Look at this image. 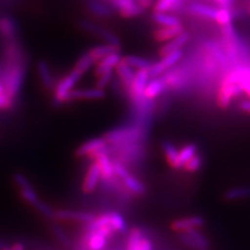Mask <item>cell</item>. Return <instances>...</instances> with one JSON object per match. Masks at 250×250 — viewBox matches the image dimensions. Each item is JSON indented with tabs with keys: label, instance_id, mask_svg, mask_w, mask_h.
<instances>
[{
	"label": "cell",
	"instance_id": "8d00e7d4",
	"mask_svg": "<svg viewBox=\"0 0 250 250\" xmlns=\"http://www.w3.org/2000/svg\"><path fill=\"white\" fill-rule=\"evenodd\" d=\"M233 20V12L232 10L228 9H218V13L216 16L215 22L218 23L220 26H225L229 24H232Z\"/></svg>",
	"mask_w": 250,
	"mask_h": 250
},
{
	"label": "cell",
	"instance_id": "1f68e13d",
	"mask_svg": "<svg viewBox=\"0 0 250 250\" xmlns=\"http://www.w3.org/2000/svg\"><path fill=\"white\" fill-rule=\"evenodd\" d=\"M196 152H197V146L195 144H188L184 146L182 149L178 151L176 169L184 168L187 162H189L194 155H196Z\"/></svg>",
	"mask_w": 250,
	"mask_h": 250
},
{
	"label": "cell",
	"instance_id": "83f0119b",
	"mask_svg": "<svg viewBox=\"0 0 250 250\" xmlns=\"http://www.w3.org/2000/svg\"><path fill=\"white\" fill-rule=\"evenodd\" d=\"M118 51H120V47H116L109 44H101V45L93 47V48H91L88 51V53L90 54V57L92 58L94 62L97 64L98 62H100L105 57L109 56V54H112L114 52H118Z\"/></svg>",
	"mask_w": 250,
	"mask_h": 250
},
{
	"label": "cell",
	"instance_id": "c3c4849f",
	"mask_svg": "<svg viewBox=\"0 0 250 250\" xmlns=\"http://www.w3.org/2000/svg\"><path fill=\"white\" fill-rule=\"evenodd\" d=\"M248 12H249V14H250V1H249V5H248Z\"/></svg>",
	"mask_w": 250,
	"mask_h": 250
},
{
	"label": "cell",
	"instance_id": "9a60e30c",
	"mask_svg": "<svg viewBox=\"0 0 250 250\" xmlns=\"http://www.w3.org/2000/svg\"><path fill=\"white\" fill-rule=\"evenodd\" d=\"M126 250H152L151 242L144 237L140 229H131L126 244Z\"/></svg>",
	"mask_w": 250,
	"mask_h": 250
},
{
	"label": "cell",
	"instance_id": "b9f144b4",
	"mask_svg": "<svg viewBox=\"0 0 250 250\" xmlns=\"http://www.w3.org/2000/svg\"><path fill=\"white\" fill-rule=\"evenodd\" d=\"M14 105V101L6 96L5 93L0 92V109H9Z\"/></svg>",
	"mask_w": 250,
	"mask_h": 250
},
{
	"label": "cell",
	"instance_id": "d6986e66",
	"mask_svg": "<svg viewBox=\"0 0 250 250\" xmlns=\"http://www.w3.org/2000/svg\"><path fill=\"white\" fill-rule=\"evenodd\" d=\"M205 223L203 218L200 216H192L187 218H181L171 223V229L176 232H186L192 229H197Z\"/></svg>",
	"mask_w": 250,
	"mask_h": 250
},
{
	"label": "cell",
	"instance_id": "ac0fdd59",
	"mask_svg": "<svg viewBox=\"0 0 250 250\" xmlns=\"http://www.w3.org/2000/svg\"><path fill=\"white\" fill-rule=\"evenodd\" d=\"M191 38V35L189 31L184 30L181 35H178L177 37H175L174 39H172V40L164 43V45L161 47L160 50H159V54L160 57L164 58L167 54L176 51V50H182L183 47L189 42Z\"/></svg>",
	"mask_w": 250,
	"mask_h": 250
},
{
	"label": "cell",
	"instance_id": "cb8c5ba5",
	"mask_svg": "<svg viewBox=\"0 0 250 250\" xmlns=\"http://www.w3.org/2000/svg\"><path fill=\"white\" fill-rule=\"evenodd\" d=\"M152 21L161 27L182 26L183 22L177 15L170 13H153Z\"/></svg>",
	"mask_w": 250,
	"mask_h": 250
},
{
	"label": "cell",
	"instance_id": "ee69618b",
	"mask_svg": "<svg viewBox=\"0 0 250 250\" xmlns=\"http://www.w3.org/2000/svg\"><path fill=\"white\" fill-rule=\"evenodd\" d=\"M239 107L242 112L250 115V99H244L239 104Z\"/></svg>",
	"mask_w": 250,
	"mask_h": 250
},
{
	"label": "cell",
	"instance_id": "ba28073f",
	"mask_svg": "<svg viewBox=\"0 0 250 250\" xmlns=\"http://www.w3.org/2000/svg\"><path fill=\"white\" fill-rule=\"evenodd\" d=\"M106 95L105 90H101L96 87L84 88V89H73L68 94L66 98V104L72 101H83V100H100L104 99Z\"/></svg>",
	"mask_w": 250,
	"mask_h": 250
},
{
	"label": "cell",
	"instance_id": "7c38bea8",
	"mask_svg": "<svg viewBox=\"0 0 250 250\" xmlns=\"http://www.w3.org/2000/svg\"><path fill=\"white\" fill-rule=\"evenodd\" d=\"M149 80L150 77L148 75L147 70H137L134 82H132L130 90L127 94L130 100H137L144 97V90Z\"/></svg>",
	"mask_w": 250,
	"mask_h": 250
},
{
	"label": "cell",
	"instance_id": "30bf717a",
	"mask_svg": "<svg viewBox=\"0 0 250 250\" xmlns=\"http://www.w3.org/2000/svg\"><path fill=\"white\" fill-rule=\"evenodd\" d=\"M18 38V25L11 17H0V39L3 44L16 42Z\"/></svg>",
	"mask_w": 250,
	"mask_h": 250
},
{
	"label": "cell",
	"instance_id": "7dc6e473",
	"mask_svg": "<svg viewBox=\"0 0 250 250\" xmlns=\"http://www.w3.org/2000/svg\"><path fill=\"white\" fill-rule=\"evenodd\" d=\"M2 250H12V248H11V247H6V246H5Z\"/></svg>",
	"mask_w": 250,
	"mask_h": 250
},
{
	"label": "cell",
	"instance_id": "7bdbcfd3",
	"mask_svg": "<svg viewBox=\"0 0 250 250\" xmlns=\"http://www.w3.org/2000/svg\"><path fill=\"white\" fill-rule=\"evenodd\" d=\"M218 9H228L232 10L234 0H213Z\"/></svg>",
	"mask_w": 250,
	"mask_h": 250
},
{
	"label": "cell",
	"instance_id": "5bb4252c",
	"mask_svg": "<svg viewBox=\"0 0 250 250\" xmlns=\"http://www.w3.org/2000/svg\"><path fill=\"white\" fill-rule=\"evenodd\" d=\"M115 72L117 77H118V82L121 84L123 92H126V94H128L136 75V70L120 61L119 64L115 68Z\"/></svg>",
	"mask_w": 250,
	"mask_h": 250
},
{
	"label": "cell",
	"instance_id": "836d02e7",
	"mask_svg": "<svg viewBox=\"0 0 250 250\" xmlns=\"http://www.w3.org/2000/svg\"><path fill=\"white\" fill-rule=\"evenodd\" d=\"M162 148L169 165L172 168L176 169L177 158H178V150L176 149V147L171 142H169V141H165L162 145Z\"/></svg>",
	"mask_w": 250,
	"mask_h": 250
},
{
	"label": "cell",
	"instance_id": "d6a6232c",
	"mask_svg": "<svg viewBox=\"0 0 250 250\" xmlns=\"http://www.w3.org/2000/svg\"><path fill=\"white\" fill-rule=\"evenodd\" d=\"M250 197V187H234L228 190L224 194V198L229 201L245 199Z\"/></svg>",
	"mask_w": 250,
	"mask_h": 250
},
{
	"label": "cell",
	"instance_id": "f35d334b",
	"mask_svg": "<svg viewBox=\"0 0 250 250\" xmlns=\"http://www.w3.org/2000/svg\"><path fill=\"white\" fill-rule=\"evenodd\" d=\"M168 71V69L164 66L162 62H153L150 68L147 70L148 75H149L150 78H156V77H161L166 72Z\"/></svg>",
	"mask_w": 250,
	"mask_h": 250
},
{
	"label": "cell",
	"instance_id": "9c48e42d",
	"mask_svg": "<svg viewBox=\"0 0 250 250\" xmlns=\"http://www.w3.org/2000/svg\"><path fill=\"white\" fill-rule=\"evenodd\" d=\"M107 146L108 145L106 144L104 137L93 138L78 147L75 151V155L77 158H84V156H87V158L90 159L92 155L97 153L100 150L105 149Z\"/></svg>",
	"mask_w": 250,
	"mask_h": 250
},
{
	"label": "cell",
	"instance_id": "f6af8a7d",
	"mask_svg": "<svg viewBox=\"0 0 250 250\" xmlns=\"http://www.w3.org/2000/svg\"><path fill=\"white\" fill-rule=\"evenodd\" d=\"M12 250H24V245L22 243H16L12 247Z\"/></svg>",
	"mask_w": 250,
	"mask_h": 250
},
{
	"label": "cell",
	"instance_id": "4fadbf2b",
	"mask_svg": "<svg viewBox=\"0 0 250 250\" xmlns=\"http://www.w3.org/2000/svg\"><path fill=\"white\" fill-rule=\"evenodd\" d=\"M181 240L184 244L194 250H208V240L197 229H192L181 233Z\"/></svg>",
	"mask_w": 250,
	"mask_h": 250
},
{
	"label": "cell",
	"instance_id": "e0dca14e",
	"mask_svg": "<svg viewBox=\"0 0 250 250\" xmlns=\"http://www.w3.org/2000/svg\"><path fill=\"white\" fill-rule=\"evenodd\" d=\"M100 179H101V174H100L99 168L97 166V164L95 162H93L89 166L87 172H85V175L82 186L83 192L85 194H90L95 191L100 182Z\"/></svg>",
	"mask_w": 250,
	"mask_h": 250
},
{
	"label": "cell",
	"instance_id": "4dcf8cb0",
	"mask_svg": "<svg viewBox=\"0 0 250 250\" xmlns=\"http://www.w3.org/2000/svg\"><path fill=\"white\" fill-rule=\"evenodd\" d=\"M121 61L125 64L131 67L132 69L137 70H148L152 65V61L147 60L142 57H138L134 56V54H128V56H125L121 59Z\"/></svg>",
	"mask_w": 250,
	"mask_h": 250
},
{
	"label": "cell",
	"instance_id": "d4e9b609",
	"mask_svg": "<svg viewBox=\"0 0 250 250\" xmlns=\"http://www.w3.org/2000/svg\"><path fill=\"white\" fill-rule=\"evenodd\" d=\"M88 10L94 16L100 18H109L113 16L114 11L105 0H90Z\"/></svg>",
	"mask_w": 250,
	"mask_h": 250
},
{
	"label": "cell",
	"instance_id": "ab89813d",
	"mask_svg": "<svg viewBox=\"0 0 250 250\" xmlns=\"http://www.w3.org/2000/svg\"><path fill=\"white\" fill-rule=\"evenodd\" d=\"M201 166H202V158L200 155L196 154L194 155L189 162H187L184 168L188 172H196L201 168Z\"/></svg>",
	"mask_w": 250,
	"mask_h": 250
},
{
	"label": "cell",
	"instance_id": "44dd1931",
	"mask_svg": "<svg viewBox=\"0 0 250 250\" xmlns=\"http://www.w3.org/2000/svg\"><path fill=\"white\" fill-rule=\"evenodd\" d=\"M108 237L104 230H87L84 236V245L89 250H103L107 242Z\"/></svg>",
	"mask_w": 250,
	"mask_h": 250
},
{
	"label": "cell",
	"instance_id": "f1b7e54d",
	"mask_svg": "<svg viewBox=\"0 0 250 250\" xmlns=\"http://www.w3.org/2000/svg\"><path fill=\"white\" fill-rule=\"evenodd\" d=\"M238 75V82L244 94L250 99V65H240L234 67Z\"/></svg>",
	"mask_w": 250,
	"mask_h": 250
},
{
	"label": "cell",
	"instance_id": "74e56055",
	"mask_svg": "<svg viewBox=\"0 0 250 250\" xmlns=\"http://www.w3.org/2000/svg\"><path fill=\"white\" fill-rule=\"evenodd\" d=\"M183 57H184L183 50H176V51L171 52V53L167 54V56L162 58L161 62H163L164 66H165L169 70L173 66H175L177 62L183 59Z\"/></svg>",
	"mask_w": 250,
	"mask_h": 250
},
{
	"label": "cell",
	"instance_id": "3957f363",
	"mask_svg": "<svg viewBox=\"0 0 250 250\" xmlns=\"http://www.w3.org/2000/svg\"><path fill=\"white\" fill-rule=\"evenodd\" d=\"M145 136V130L142 124L121 126L108 130L104 136L105 142L109 146L126 145L131 143H139Z\"/></svg>",
	"mask_w": 250,
	"mask_h": 250
},
{
	"label": "cell",
	"instance_id": "f546056e",
	"mask_svg": "<svg viewBox=\"0 0 250 250\" xmlns=\"http://www.w3.org/2000/svg\"><path fill=\"white\" fill-rule=\"evenodd\" d=\"M121 182L125 187V189L134 195H137V196H142L146 192L145 186L141 183L137 177L132 176L130 173H128L126 176H124L121 179Z\"/></svg>",
	"mask_w": 250,
	"mask_h": 250
},
{
	"label": "cell",
	"instance_id": "ffe728a7",
	"mask_svg": "<svg viewBox=\"0 0 250 250\" xmlns=\"http://www.w3.org/2000/svg\"><path fill=\"white\" fill-rule=\"evenodd\" d=\"M37 72L39 81H40L42 87L46 91H52L56 85V78L51 71V68L48 62L45 61H40L37 65Z\"/></svg>",
	"mask_w": 250,
	"mask_h": 250
},
{
	"label": "cell",
	"instance_id": "6da1fadb",
	"mask_svg": "<svg viewBox=\"0 0 250 250\" xmlns=\"http://www.w3.org/2000/svg\"><path fill=\"white\" fill-rule=\"evenodd\" d=\"M4 45V62L0 69V83L4 93L13 101L19 96L24 83L25 78V62L24 53L18 41L3 44Z\"/></svg>",
	"mask_w": 250,
	"mask_h": 250
},
{
	"label": "cell",
	"instance_id": "7a4b0ae2",
	"mask_svg": "<svg viewBox=\"0 0 250 250\" xmlns=\"http://www.w3.org/2000/svg\"><path fill=\"white\" fill-rule=\"evenodd\" d=\"M14 181L18 187L23 200H25L31 207H34L44 217L48 219L54 218V210H52L48 205H46L45 202L39 198L34 187L31 186V184L24 175L21 173H16L14 175Z\"/></svg>",
	"mask_w": 250,
	"mask_h": 250
},
{
	"label": "cell",
	"instance_id": "60d3db41",
	"mask_svg": "<svg viewBox=\"0 0 250 250\" xmlns=\"http://www.w3.org/2000/svg\"><path fill=\"white\" fill-rule=\"evenodd\" d=\"M53 232H54V234H56V237L59 239V241L62 242V244L69 245L70 240H69L67 234L65 233V231L62 230V229L60 228V226H53Z\"/></svg>",
	"mask_w": 250,
	"mask_h": 250
},
{
	"label": "cell",
	"instance_id": "7402d4cb",
	"mask_svg": "<svg viewBox=\"0 0 250 250\" xmlns=\"http://www.w3.org/2000/svg\"><path fill=\"white\" fill-rule=\"evenodd\" d=\"M121 59L122 57L120 54V51H118V52H114L112 54H109V56L105 57L104 59L98 62L95 68V76H99L101 74L107 73V72H114L115 68L119 64Z\"/></svg>",
	"mask_w": 250,
	"mask_h": 250
},
{
	"label": "cell",
	"instance_id": "d590c367",
	"mask_svg": "<svg viewBox=\"0 0 250 250\" xmlns=\"http://www.w3.org/2000/svg\"><path fill=\"white\" fill-rule=\"evenodd\" d=\"M93 65H95V62H94V61L92 60V58L90 57V54L87 51L85 53H83L80 59L77 60L76 64L73 68L75 70H77V71L80 72L81 74L83 75L84 73H87L89 71Z\"/></svg>",
	"mask_w": 250,
	"mask_h": 250
},
{
	"label": "cell",
	"instance_id": "5b68a950",
	"mask_svg": "<svg viewBox=\"0 0 250 250\" xmlns=\"http://www.w3.org/2000/svg\"><path fill=\"white\" fill-rule=\"evenodd\" d=\"M83 77V74L75 70L74 68L67 73L65 76H62L59 82L56 83V85L52 90L53 92V97H52V103L56 106H60L62 104H66V98L68 94L71 92L75 84L81 81Z\"/></svg>",
	"mask_w": 250,
	"mask_h": 250
},
{
	"label": "cell",
	"instance_id": "603a6c76",
	"mask_svg": "<svg viewBox=\"0 0 250 250\" xmlns=\"http://www.w3.org/2000/svg\"><path fill=\"white\" fill-rule=\"evenodd\" d=\"M167 91V85L162 80V77L150 78L144 90L143 96L148 100H154Z\"/></svg>",
	"mask_w": 250,
	"mask_h": 250
},
{
	"label": "cell",
	"instance_id": "bcb514c9",
	"mask_svg": "<svg viewBox=\"0 0 250 250\" xmlns=\"http://www.w3.org/2000/svg\"><path fill=\"white\" fill-rule=\"evenodd\" d=\"M4 247H5V244L3 243L2 241H0V250H2Z\"/></svg>",
	"mask_w": 250,
	"mask_h": 250
},
{
	"label": "cell",
	"instance_id": "8fae6325",
	"mask_svg": "<svg viewBox=\"0 0 250 250\" xmlns=\"http://www.w3.org/2000/svg\"><path fill=\"white\" fill-rule=\"evenodd\" d=\"M54 218L61 221H75L88 224L95 218V215L90 212H83V210L60 209L54 212Z\"/></svg>",
	"mask_w": 250,
	"mask_h": 250
},
{
	"label": "cell",
	"instance_id": "52a82bcc",
	"mask_svg": "<svg viewBox=\"0 0 250 250\" xmlns=\"http://www.w3.org/2000/svg\"><path fill=\"white\" fill-rule=\"evenodd\" d=\"M91 160H93L97 164L99 168L101 178L105 182H112L116 178L114 173V166H113V161L111 160L108 155V148L106 147L105 149H103L92 155Z\"/></svg>",
	"mask_w": 250,
	"mask_h": 250
},
{
	"label": "cell",
	"instance_id": "277c9868",
	"mask_svg": "<svg viewBox=\"0 0 250 250\" xmlns=\"http://www.w3.org/2000/svg\"><path fill=\"white\" fill-rule=\"evenodd\" d=\"M242 91L239 82L236 69L232 68L229 72H226L217 93V104L218 106L225 109L228 108L233 98H237L242 95Z\"/></svg>",
	"mask_w": 250,
	"mask_h": 250
},
{
	"label": "cell",
	"instance_id": "4316f807",
	"mask_svg": "<svg viewBox=\"0 0 250 250\" xmlns=\"http://www.w3.org/2000/svg\"><path fill=\"white\" fill-rule=\"evenodd\" d=\"M184 30L185 28L183 25L175 27H161L154 30L153 39L159 43H166L178 35H181Z\"/></svg>",
	"mask_w": 250,
	"mask_h": 250
},
{
	"label": "cell",
	"instance_id": "e575fe53",
	"mask_svg": "<svg viewBox=\"0 0 250 250\" xmlns=\"http://www.w3.org/2000/svg\"><path fill=\"white\" fill-rule=\"evenodd\" d=\"M109 225L114 232L123 233L126 231V222H125L122 215L117 212H109Z\"/></svg>",
	"mask_w": 250,
	"mask_h": 250
},
{
	"label": "cell",
	"instance_id": "484cf974",
	"mask_svg": "<svg viewBox=\"0 0 250 250\" xmlns=\"http://www.w3.org/2000/svg\"><path fill=\"white\" fill-rule=\"evenodd\" d=\"M184 9V0H156L153 10L154 13L174 14Z\"/></svg>",
	"mask_w": 250,
	"mask_h": 250
},
{
	"label": "cell",
	"instance_id": "2e32d148",
	"mask_svg": "<svg viewBox=\"0 0 250 250\" xmlns=\"http://www.w3.org/2000/svg\"><path fill=\"white\" fill-rule=\"evenodd\" d=\"M187 11L195 17L215 21L218 13V7L201 2H192L187 7Z\"/></svg>",
	"mask_w": 250,
	"mask_h": 250
},
{
	"label": "cell",
	"instance_id": "8992f818",
	"mask_svg": "<svg viewBox=\"0 0 250 250\" xmlns=\"http://www.w3.org/2000/svg\"><path fill=\"white\" fill-rule=\"evenodd\" d=\"M80 27L83 31H85V33H89L93 36L100 38L101 40L105 42V44H109L116 47H120L121 45L119 38L117 37L113 31L98 25L97 23H94L90 20H82L80 22Z\"/></svg>",
	"mask_w": 250,
	"mask_h": 250
}]
</instances>
